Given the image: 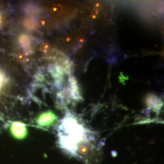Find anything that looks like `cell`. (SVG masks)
Returning <instances> with one entry per match:
<instances>
[{
  "label": "cell",
  "mask_w": 164,
  "mask_h": 164,
  "mask_svg": "<svg viewBox=\"0 0 164 164\" xmlns=\"http://www.w3.org/2000/svg\"><path fill=\"white\" fill-rule=\"evenodd\" d=\"M57 115L52 110H47L40 113L35 118L37 127L43 130H48L58 122Z\"/></svg>",
  "instance_id": "7a4b0ae2"
},
{
  "label": "cell",
  "mask_w": 164,
  "mask_h": 164,
  "mask_svg": "<svg viewBox=\"0 0 164 164\" xmlns=\"http://www.w3.org/2000/svg\"><path fill=\"white\" fill-rule=\"evenodd\" d=\"M87 131L78 119L66 113L58 128V142L61 148L74 156L77 148L87 140Z\"/></svg>",
  "instance_id": "6da1fadb"
},
{
  "label": "cell",
  "mask_w": 164,
  "mask_h": 164,
  "mask_svg": "<svg viewBox=\"0 0 164 164\" xmlns=\"http://www.w3.org/2000/svg\"><path fill=\"white\" fill-rule=\"evenodd\" d=\"M52 12L56 15H60L62 12V8L60 5H55L52 8Z\"/></svg>",
  "instance_id": "277c9868"
},
{
  "label": "cell",
  "mask_w": 164,
  "mask_h": 164,
  "mask_svg": "<svg viewBox=\"0 0 164 164\" xmlns=\"http://www.w3.org/2000/svg\"><path fill=\"white\" fill-rule=\"evenodd\" d=\"M9 131L12 137L17 140H24L28 134L26 125L20 121H11L10 124Z\"/></svg>",
  "instance_id": "3957f363"
},
{
  "label": "cell",
  "mask_w": 164,
  "mask_h": 164,
  "mask_svg": "<svg viewBox=\"0 0 164 164\" xmlns=\"http://www.w3.org/2000/svg\"><path fill=\"white\" fill-rule=\"evenodd\" d=\"M5 84V79L1 72H0V93L2 90V89L4 88V85Z\"/></svg>",
  "instance_id": "5b68a950"
}]
</instances>
